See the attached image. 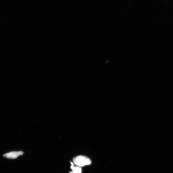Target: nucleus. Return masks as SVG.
<instances>
[{
	"label": "nucleus",
	"mask_w": 173,
	"mask_h": 173,
	"mask_svg": "<svg viewBox=\"0 0 173 173\" xmlns=\"http://www.w3.org/2000/svg\"><path fill=\"white\" fill-rule=\"evenodd\" d=\"M74 164L77 166L82 167L89 165L91 163V161L85 156H79L75 157L73 159Z\"/></svg>",
	"instance_id": "nucleus-1"
},
{
	"label": "nucleus",
	"mask_w": 173,
	"mask_h": 173,
	"mask_svg": "<svg viewBox=\"0 0 173 173\" xmlns=\"http://www.w3.org/2000/svg\"><path fill=\"white\" fill-rule=\"evenodd\" d=\"M23 153L22 151H13L10 152L3 155V156L5 158L10 159H15L17 158L18 156L22 155Z\"/></svg>",
	"instance_id": "nucleus-2"
},
{
	"label": "nucleus",
	"mask_w": 173,
	"mask_h": 173,
	"mask_svg": "<svg viewBox=\"0 0 173 173\" xmlns=\"http://www.w3.org/2000/svg\"><path fill=\"white\" fill-rule=\"evenodd\" d=\"M71 168L72 170V172L73 173H82V170L81 168L79 166L74 167L73 163L71 162Z\"/></svg>",
	"instance_id": "nucleus-3"
},
{
	"label": "nucleus",
	"mask_w": 173,
	"mask_h": 173,
	"mask_svg": "<svg viewBox=\"0 0 173 173\" xmlns=\"http://www.w3.org/2000/svg\"><path fill=\"white\" fill-rule=\"evenodd\" d=\"M69 173H73L72 172H70Z\"/></svg>",
	"instance_id": "nucleus-4"
}]
</instances>
